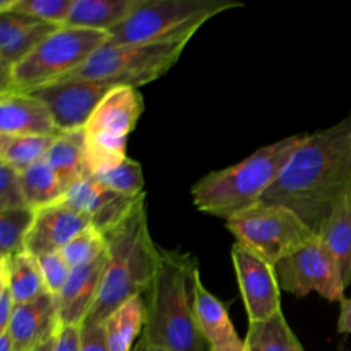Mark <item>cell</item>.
<instances>
[{"label": "cell", "instance_id": "cell-38", "mask_svg": "<svg viewBox=\"0 0 351 351\" xmlns=\"http://www.w3.org/2000/svg\"><path fill=\"white\" fill-rule=\"evenodd\" d=\"M208 351H247L244 340L236 341V343H230L222 347H214V348H208Z\"/></svg>", "mask_w": 351, "mask_h": 351}, {"label": "cell", "instance_id": "cell-28", "mask_svg": "<svg viewBox=\"0 0 351 351\" xmlns=\"http://www.w3.org/2000/svg\"><path fill=\"white\" fill-rule=\"evenodd\" d=\"M34 217L36 211L29 207L0 211V258L26 251L25 243Z\"/></svg>", "mask_w": 351, "mask_h": 351}, {"label": "cell", "instance_id": "cell-1", "mask_svg": "<svg viewBox=\"0 0 351 351\" xmlns=\"http://www.w3.org/2000/svg\"><path fill=\"white\" fill-rule=\"evenodd\" d=\"M351 188V114L308 133L258 203L295 213L318 234Z\"/></svg>", "mask_w": 351, "mask_h": 351}, {"label": "cell", "instance_id": "cell-4", "mask_svg": "<svg viewBox=\"0 0 351 351\" xmlns=\"http://www.w3.org/2000/svg\"><path fill=\"white\" fill-rule=\"evenodd\" d=\"M308 136L300 132L258 148L241 162L211 171L191 189L197 211L228 219L256 204Z\"/></svg>", "mask_w": 351, "mask_h": 351}, {"label": "cell", "instance_id": "cell-5", "mask_svg": "<svg viewBox=\"0 0 351 351\" xmlns=\"http://www.w3.org/2000/svg\"><path fill=\"white\" fill-rule=\"evenodd\" d=\"M236 0H141L138 7L108 32L110 44H166L189 41L213 16L243 7Z\"/></svg>", "mask_w": 351, "mask_h": 351}, {"label": "cell", "instance_id": "cell-10", "mask_svg": "<svg viewBox=\"0 0 351 351\" xmlns=\"http://www.w3.org/2000/svg\"><path fill=\"white\" fill-rule=\"evenodd\" d=\"M274 269L280 288L296 298L317 292L329 302L344 299L340 269L319 236L281 259Z\"/></svg>", "mask_w": 351, "mask_h": 351}, {"label": "cell", "instance_id": "cell-29", "mask_svg": "<svg viewBox=\"0 0 351 351\" xmlns=\"http://www.w3.org/2000/svg\"><path fill=\"white\" fill-rule=\"evenodd\" d=\"M73 0H0V12H18L56 26H64Z\"/></svg>", "mask_w": 351, "mask_h": 351}, {"label": "cell", "instance_id": "cell-33", "mask_svg": "<svg viewBox=\"0 0 351 351\" xmlns=\"http://www.w3.org/2000/svg\"><path fill=\"white\" fill-rule=\"evenodd\" d=\"M25 207L29 206L25 199L21 171L0 162V211Z\"/></svg>", "mask_w": 351, "mask_h": 351}, {"label": "cell", "instance_id": "cell-41", "mask_svg": "<svg viewBox=\"0 0 351 351\" xmlns=\"http://www.w3.org/2000/svg\"><path fill=\"white\" fill-rule=\"evenodd\" d=\"M133 351H169L165 348H158V347H151V346H145L143 343H137V346L134 347Z\"/></svg>", "mask_w": 351, "mask_h": 351}, {"label": "cell", "instance_id": "cell-8", "mask_svg": "<svg viewBox=\"0 0 351 351\" xmlns=\"http://www.w3.org/2000/svg\"><path fill=\"white\" fill-rule=\"evenodd\" d=\"M144 111V99L137 88L117 86L110 90L84 126L85 159L90 174L123 162L126 141Z\"/></svg>", "mask_w": 351, "mask_h": 351}, {"label": "cell", "instance_id": "cell-9", "mask_svg": "<svg viewBox=\"0 0 351 351\" xmlns=\"http://www.w3.org/2000/svg\"><path fill=\"white\" fill-rule=\"evenodd\" d=\"M237 244L276 266L317 234L291 210L256 203L225 221Z\"/></svg>", "mask_w": 351, "mask_h": 351}, {"label": "cell", "instance_id": "cell-26", "mask_svg": "<svg viewBox=\"0 0 351 351\" xmlns=\"http://www.w3.org/2000/svg\"><path fill=\"white\" fill-rule=\"evenodd\" d=\"M56 136L0 134V162L23 171L45 159Z\"/></svg>", "mask_w": 351, "mask_h": 351}, {"label": "cell", "instance_id": "cell-6", "mask_svg": "<svg viewBox=\"0 0 351 351\" xmlns=\"http://www.w3.org/2000/svg\"><path fill=\"white\" fill-rule=\"evenodd\" d=\"M107 32L60 26L16 64L0 92L30 93L80 69L108 41Z\"/></svg>", "mask_w": 351, "mask_h": 351}, {"label": "cell", "instance_id": "cell-23", "mask_svg": "<svg viewBox=\"0 0 351 351\" xmlns=\"http://www.w3.org/2000/svg\"><path fill=\"white\" fill-rule=\"evenodd\" d=\"M0 270L7 276L15 304L30 302L48 292L37 258L27 251L0 258Z\"/></svg>", "mask_w": 351, "mask_h": 351}, {"label": "cell", "instance_id": "cell-21", "mask_svg": "<svg viewBox=\"0 0 351 351\" xmlns=\"http://www.w3.org/2000/svg\"><path fill=\"white\" fill-rule=\"evenodd\" d=\"M45 160L55 171L64 191L80 178L89 174L85 159L84 129L63 132L56 136Z\"/></svg>", "mask_w": 351, "mask_h": 351}, {"label": "cell", "instance_id": "cell-32", "mask_svg": "<svg viewBox=\"0 0 351 351\" xmlns=\"http://www.w3.org/2000/svg\"><path fill=\"white\" fill-rule=\"evenodd\" d=\"M36 258L47 291L58 296L71 273V266L66 262L60 252H49Z\"/></svg>", "mask_w": 351, "mask_h": 351}, {"label": "cell", "instance_id": "cell-34", "mask_svg": "<svg viewBox=\"0 0 351 351\" xmlns=\"http://www.w3.org/2000/svg\"><path fill=\"white\" fill-rule=\"evenodd\" d=\"M81 326L59 325L55 335L53 351H80Z\"/></svg>", "mask_w": 351, "mask_h": 351}, {"label": "cell", "instance_id": "cell-11", "mask_svg": "<svg viewBox=\"0 0 351 351\" xmlns=\"http://www.w3.org/2000/svg\"><path fill=\"white\" fill-rule=\"evenodd\" d=\"M117 86L95 80H63L33 93L49 108L60 133L84 129L92 112L106 95Z\"/></svg>", "mask_w": 351, "mask_h": 351}, {"label": "cell", "instance_id": "cell-40", "mask_svg": "<svg viewBox=\"0 0 351 351\" xmlns=\"http://www.w3.org/2000/svg\"><path fill=\"white\" fill-rule=\"evenodd\" d=\"M56 335V333H55ZM55 335L48 339L47 341H44L41 346H38L34 351H53V346H55Z\"/></svg>", "mask_w": 351, "mask_h": 351}, {"label": "cell", "instance_id": "cell-2", "mask_svg": "<svg viewBox=\"0 0 351 351\" xmlns=\"http://www.w3.org/2000/svg\"><path fill=\"white\" fill-rule=\"evenodd\" d=\"M199 271L189 252L159 247L145 299V325L138 343L169 351H206L193 314V285Z\"/></svg>", "mask_w": 351, "mask_h": 351}, {"label": "cell", "instance_id": "cell-20", "mask_svg": "<svg viewBox=\"0 0 351 351\" xmlns=\"http://www.w3.org/2000/svg\"><path fill=\"white\" fill-rule=\"evenodd\" d=\"M145 299L133 296L114 310L101 324L108 351H133V344L141 336L145 325Z\"/></svg>", "mask_w": 351, "mask_h": 351}, {"label": "cell", "instance_id": "cell-14", "mask_svg": "<svg viewBox=\"0 0 351 351\" xmlns=\"http://www.w3.org/2000/svg\"><path fill=\"white\" fill-rule=\"evenodd\" d=\"M58 328V299L45 292L30 302L15 304L7 332L11 335L15 351H34L51 339Z\"/></svg>", "mask_w": 351, "mask_h": 351}, {"label": "cell", "instance_id": "cell-3", "mask_svg": "<svg viewBox=\"0 0 351 351\" xmlns=\"http://www.w3.org/2000/svg\"><path fill=\"white\" fill-rule=\"evenodd\" d=\"M103 236L107 243V263L96 299L82 326L101 325L126 300L144 295L158 262L159 245L149 234L145 196Z\"/></svg>", "mask_w": 351, "mask_h": 351}, {"label": "cell", "instance_id": "cell-31", "mask_svg": "<svg viewBox=\"0 0 351 351\" xmlns=\"http://www.w3.org/2000/svg\"><path fill=\"white\" fill-rule=\"evenodd\" d=\"M106 250L104 236L90 225L73 237L59 252L73 269L96 259Z\"/></svg>", "mask_w": 351, "mask_h": 351}, {"label": "cell", "instance_id": "cell-18", "mask_svg": "<svg viewBox=\"0 0 351 351\" xmlns=\"http://www.w3.org/2000/svg\"><path fill=\"white\" fill-rule=\"evenodd\" d=\"M193 314L196 325L208 348L222 347L240 341L228 307L214 296L202 282L200 273H196L193 285Z\"/></svg>", "mask_w": 351, "mask_h": 351}, {"label": "cell", "instance_id": "cell-15", "mask_svg": "<svg viewBox=\"0 0 351 351\" xmlns=\"http://www.w3.org/2000/svg\"><path fill=\"white\" fill-rule=\"evenodd\" d=\"M59 27L18 12H0V86L16 64Z\"/></svg>", "mask_w": 351, "mask_h": 351}, {"label": "cell", "instance_id": "cell-36", "mask_svg": "<svg viewBox=\"0 0 351 351\" xmlns=\"http://www.w3.org/2000/svg\"><path fill=\"white\" fill-rule=\"evenodd\" d=\"M80 351H108L101 325L81 326Z\"/></svg>", "mask_w": 351, "mask_h": 351}, {"label": "cell", "instance_id": "cell-7", "mask_svg": "<svg viewBox=\"0 0 351 351\" xmlns=\"http://www.w3.org/2000/svg\"><path fill=\"white\" fill-rule=\"evenodd\" d=\"M188 41L166 44L106 43L63 80H95L112 86L137 88L165 75L180 59ZM58 82V81H56Z\"/></svg>", "mask_w": 351, "mask_h": 351}, {"label": "cell", "instance_id": "cell-27", "mask_svg": "<svg viewBox=\"0 0 351 351\" xmlns=\"http://www.w3.org/2000/svg\"><path fill=\"white\" fill-rule=\"evenodd\" d=\"M117 195V192L103 186L96 177L89 173L69 186L59 203L86 215L92 222Z\"/></svg>", "mask_w": 351, "mask_h": 351}, {"label": "cell", "instance_id": "cell-22", "mask_svg": "<svg viewBox=\"0 0 351 351\" xmlns=\"http://www.w3.org/2000/svg\"><path fill=\"white\" fill-rule=\"evenodd\" d=\"M317 236L335 258L347 288L351 282V188Z\"/></svg>", "mask_w": 351, "mask_h": 351}, {"label": "cell", "instance_id": "cell-35", "mask_svg": "<svg viewBox=\"0 0 351 351\" xmlns=\"http://www.w3.org/2000/svg\"><path fill=\"white\" fill-rule=\"evenodd\" d=\"M14 307L15 302L7 276L3 270H0V333L7 330Z\"/></svg>", "mask_w": 351, "mask_h": 351}, {"label": "cell", "instance_id": "cell-30", "mask_svg": "<svg viewBox=\"0 0 351 351\" xmlns=\"http://www.w3.org/2000/svg\"><path fill=\"white\" fill-rule=\"evenodd\" d=\"M92 176H95L103 186L112 192L125 196H140L144 193L143 167L132 158H126L119 165Z\"/></svg>", "mask_w": 351, "mask_h": 351}, {"label": "cell", "instance_id": "cell-19", "mask_svg": "<svg viewBox=\"0 0 351 351\" xmlns=\"http://www.w3.org/2000/svg\"><path fill=\"white\" fill-rule=\"evenodd\" d=\"M141 0H73L64 26L111 32L121 25Z\"/></svg>", "mask_w": 351, "mask_h": 351}, {"label": "cell", "instance_id": "cell-25", "mask_svg": "<svg viewBox=\"0 0 351 351\" xmlns=\"http://www.w3.org/2000/svg\"><path fill=\"white\" fill-rule=\"evenodd\" d=\"M21 178L26 203L34 211L59 203L64 195L55 171L45 159L21 171Z\"/></svg>", "mask_w": 351, "mask_h": 351}, {"label": "cell", "instance_id": "cell-16", "mask_svg": "<svg viewBox=\"0 0 351 351\" xmlns=\"http://www.w3.org/2000/svg\"><path fill=\"white\" fill-rule=\"evenodd\" d=\"M0 134L59 136L48 106L33 93L0 92Z\"/></svg>", "mask_w": 351, "mask_h": 351}, {"label": "cell", "instance_id": "cell-39", "mask_svg": "<svg viewBox=\"0 0 351 351\" xmlns=\"http://www.w3.org/2000/svg\"><path fill=\"white\" fill-rule=\"evenodd\" d=\"M0 351H15L14 341L7 330L0 333Z\"/></svg>", "mask_w": 351, "mask_h": 351}, {"label": "cell", "instance_id": "cell-24", "mask_svg": "<svg viewBox=\"0 0 351 351\" xmlns=\"http://www.w3.org/2000/svg\"><path fill=\"white\" fill-rule=\"evenodd\" d=\"M244 344L247 351H304L282 310L263 321L250 322Z\"/></svg>", "mask_w": 351, "mask_h": 351}, {"label": "cell", "instance_id": "cell-37", "mask_svg": "<svg viewBox=\"0 0 351 351\" xmlns=\"http://www.w3.org/2000/svg\"><path fill=\"white\" fill-rule=\"evenodd\" d=\"M339 333H351V298H344L340 302V315L337 321Z\"/></svg>", "mask_w": 351, "mask_h": 351}, {"label": "cell", "instance_id": "cell-12", "mask_svg": "<svg viewBox=\"0 0 351 351\" xmlns=\"http://www.w3.org/2000/svg\"><path fill=\"white\" fill-rule=\"evenodd\" d=\"M230 256L250 322L263 321L281 310L280 285L273 265L234 243Z\"/></svg>", "mask_w": 351, "mask_h": 351}, {"label": "cell", "instance_id": "cell-13", "mask_svg": "<svg viewBox=\"0 0 351 351\" xmlns=\"http://www.w3.org/2000/svg\"><path fill=\"white\" fill-rule=\"evenodd\" d=\"M90 226V219L60 203L36 211L25 250L34 256L59 252L73 237Z\"/></svg>", "mask_w": 351, "mask_h": 351}, {"label": "cell", "instance_id": "cell-17", "mask_svg": "<svg viewBox=\"0 0 351 351\" xmlns=\"http://www.w3.org/2000/svg\"><path fill=\"white\" fill-rule=\"evenodd\" d=\"M106 263L107 250L96 259L71 269L64 287L56 296L59 325L82 326L96 299Z\"/></svg>", "mask_w": 351, "mask_h": 351}]
</instances>
